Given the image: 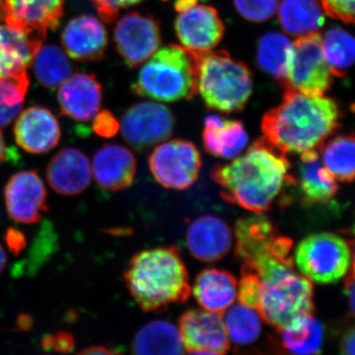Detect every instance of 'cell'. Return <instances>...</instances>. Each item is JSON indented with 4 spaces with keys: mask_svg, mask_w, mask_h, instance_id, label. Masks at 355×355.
<instances>
[{
    "mask_svg": "<svg viewBox=\"0 0 355 355\" xmlns=\"http://www.w3.org/2000/svg\"><path fill=\"white\" fill-rule=\"evenodd\" d=\"M291 163L286 154L277 150L263 137L227 165L216 166L211 177L221 189L226 202L248 211L261 214L272 207L287 182Z\"/></svg>",
    "mask_w": 355,
    "mask_h": 355,
    "instance_id": "6da1fadb",
    "label": "cell"
},
{
    "mask_svg": "<svg viewBox=\"0 0 355 355\" xmlns=\"http://www.w3.org/2000/svg\"><path fill=\"white\" fill-rule=\"evenodd\" d=\"M340 127V110L333 99L291 90L261 120L263 139L286 155L319 151Z\"/></svg>",
    "mask_w": 355,
    "mask_h": 355,
    "instance_id": "7a4b0ae2",
    "label": "cell"
},
{
    "mask_svg": "<svg viewBox=\"0 0 355 355\" xmlns=\"http://www.w3.org/2000/svg\"><path fill=\"white\" fill-rule=\"evenodd\" d=\"M260 279L257 311L266 324L280 331L293 320L315 311L312 282L294 270L291 253L272 248L242 263Z\"/></svg>",
    "mask_w": 355,
    "mask_h": 355,
    "instance_id": "3957f363",
    "label": "cell"
},
{
    "mask_svg": "<svg viewBox=\"0 0 355 355\" xmlns=\"http://www.w3.org/2000/svg\"><path fill=\"white\" fill-rule=\"evenodd\" d=\"M123 279L130 295L146 312H161L190 297L188 270L176 247L153 248L135 254Z\"/></svg>",
    "mask_w": 355,
    "mask_h": 355,
    "instance_id": "277c9868",
    "label": "cell"
},
{
    "mask_svg": "<svg viewBox=\"0 0 355 355\" xmlns=\"http://www.w3.org/2000/svg\"><path fill=\"white\" fill-rule=\"evenodd\" d=\"M200 57L184 46L168 44L140 69L132 92L161 102L191 99L198 92Z\"/></svg>",
    "mask_w": 355,
    "mask_h": 355,
    "instance_id": "5b68a950",
    "label": "cell"
},
{
    "mask_svg": "<svg viewBox=\"0 0 355 355\" xmlns=\"http://www.w3.org/2000/svg\"><path fill=\"white\" fill-rule=\"evenodd\" d=\"M198 91L209 109L239 112L253 92V76L247 65L228 51H207L200 57Z\"/></svg>",
    "mask_w": 355,
    "mask_h": 355,
    "instance_id": "8992f818",
    "label": "cell"
},
{
    "mask_svg": "<svg viewBox=\"0 0 355 355\" xmlns=\"http://www.w3.org/2000/svg\"><path fill=\"white\" fill-rule=\"evenodd\" d=\"M352 244L333 233L308 236L296 248L299 272L317 284H336L354 266Z\"/></svg>",
    "mask_w": 355,
    "mask_h": 355,
    "instance_id": "52a82bcc",
    "label": "cell"
},
{
    "mask_svg": "<svg viewBox=\"0 0 355 355\" xmlns=\"http://www.w3.org/2000/svg\"><path fill=\"white\" fill-rule=\"evenodd\" d=\"M291 67L284 90L310 96H324L331 88L333 78L324 60L322 37L319 33L299 37L292 44Z\"/></svg>",
    "mask_w": 355,
    "mask_h": 355,
    "instance_id": "ba28073f",
    "label": "cell"
},
{
    "mask_svg": "<svg viewBox=\"0 0 355 355\" xmlns=\"http://www.w3.org/2000/svg\"><path fill=\"white\" fill-rule=\"evenodd\" d=\"M202 156L195 144L183 139L164 142L149 157V169L161 186L183 191L197 182Z\"/></svg>",
    "mask_w": 355,
    "mask_h": 355,
    "instance_id": "9c48e42d",
    "label": "cell"
},
{
    "mask_svg": "<svg viewBox=\"0 0 355 355\" xmlns=\"http://www.w3.org/2000/svg\"><path fill=\"white\" fill-rule=\"evenodd\" d=\"M174 128L171 110L155 102L132 105L123 114L120 123L123 139L137 150L169 139Z\"/></svg>",
    "mask_w": 355,
    "mask_h": 355,
    "instance_id": "30bf717a",
    "label": "cell"
},
{
    "mask_svg": "<svg viewBox=\"0 0 355 355\" xmlns=\"http://www.w3.org/2000/svg\"><path fill=\"white\" fill-rule=\"evenodd\" d=\"M161 40L158 21L139 11L125 14L114 27L116 51L130 67L144 64L160 48Z\"/></svg>",
    "mask_w": 355,
    "mask_h": 355,
    "instance_id": "8fae6325",
    "label": "cell"
},
{
    "mask_svg": "<svg viewBox=\"0 0 355 355\" xmlns=\"http://www.w3.org/2000/svg\"><path fill=\"white\" fill-rule=\"evenodd\" d=\"M48 193L35 170H22L10 177L4 188L7 214L12 220L31 225L38 223L49 210Z\"/></svg>",
    "mask_w": 355,
    "mask_h": 355,
    "instance_id": "7c38bea8",
    "label": "cell"
},
{
    "mask_svg": "<svg viewBox=\"0 0 355 355\" xmlns=\"http://www.w3.org/2000/svg\"><path fill=\"white\" fill-rule=\"evenodd\" d=\"M175 30L184 48L202 53L219 44L225 27L214 7L198 3L179 12L175 20Z\"/></svg>",
    "mask_w": 355,
    "mask_h": 355,
    "instance_id": "4fadbf2b",
    "label": "cell"
},
{
    "mask_svg": "<svg viewBox=\"0 0 355 355\" xmlns=\"http://www.w3.org/2000/svg\"><path fill=\"white\" fill-rule=\"evenodd\" d=\"M179 329L189 352L207 350L224 355L230 349V338L219 314L207 310L187 311L180 318Z\"/></svg>",
    "mask_w": 355,
    "mask_h": 355,
    "instance_id": "5bb4252c",
    "label": "cell"
},
{
    "mask_svg": "<svg viewBox=\"0 0 355 355\" xmlns=\"http://www.w3.org/2000/svg\"><path fill=\"white\" fill-rule=\"evenodd\" d=\"M64 0H4L6 24L46 39L57 29L64 14Z\"/></svg>",
    "mask_w": 355,
    "mask_h": 355,
    "instance_id": "9a60e30c",
    "label": "cell"
},
{
    "mask_svg": "<svg viewBox=\"0 0 355 355\" xmlns=\"http://www.w3.org/2000/svg\"><path fill=\"white\" fill-rule=\"evenodd\" d=\"M13 132L16 144L31 154L53 150L62 137L58 119L50 110L42 106L30 107L20 113Z\"/></svg>",
    "mask_w": 355,
    "mask_h": 355,
    "instance_id": "2e32d148",
    "label": "cell"
},
{
    "mask_svg": "<svg viewBox=\"0 0 355 355\" xmlns=\"http://www.w3.org/2000/svg\"><path fill=\"white\" fill-rule=\"evenodd\" d=\"M62 43L67 55L73 60L98 62L108 48V33L94 16H77L65 25Z\"/></svg>",
    "mask_w": 355,
    "mask_h": 355,
    "instance_id": "e0dca14e",
    "label": "cell"
},
{
    "mask_svg": "<svg viewBox=\"0 0 355 355\" xmlns=\"http://www.w3.org/2000/svg\"><path fill=\"white\" fill-rule=\"evenodd\" d=\"M46 180L60 195H79L90 186L92 180L90 160L79 149H62L49 162Z\"/></svg>",
    "mask_w": 355,
    "mask_h": 355,
    "instance_id": "ac0fdd59",
    "label": "cell"
},
{
    "mask_svg": "<svg viewBox=\"0 0 355 355\" xmlns=\"http://www.w3.org/2000/svg\"><path fill=\"white\" fill-rule=\"evenodd\" d=\"M102 86L94 74L76 73L60 85L58 101L65 116L77 121H89L99 113Z\"/></svg>",
    "mask_w": 355,
    "mask_h": 355,
    "instance_id": "d6986e66",
    "label": "cell"
},
{
    "mask_svg": "<svg viewBox=\"0 0 355 355\" xmlns=\"http://www.w3.org/2000/svg\"><path fill=\"white\" fill-rule=\"evenodd\" d=\"M187 245L197 260L214 263L223 259L233 244L231 229L216 216H200L187 231Z\"/></svg>",
    "mask_w": 355,
    "mask_h": 355,
    "instance_id": "ffe728a7",
    "label": "cell"
},
{
    "mask_svg": "<svg viewBox=\"0 0 355 355\" xmlns=\"http://www.w3.org/2000/svg\"><path fill=\"white\" fill-rule=\"evenodd\" d=\"M92 174L104 190L119 191L130 188L137 175V158L127 147L105 144L93 158Z\"/></svg>",
    "mask_w": 355,
    "mask_h": 355,
    "instance_id": "44dd1931",
    "label": "cell"
},
{
    "mask_svg": "<svg viewBox=\"0 0 355 355\" xmlns=\"http://www.w3.org/2000/svg\"><path fill=\"white\" fill-rule=\"evenodd\" d=\"M44 41L7 24L0 25V78L27 72Z\"/></svg>",
    "mask_w": 355,
    "mask_h": 355,
    "instance_id": "7402d4cb",
    "label": "cell"
},
{
    "mask_svg": "<svg viewBox=\"0 0 355 355\" xmlns=\"http://www.w3.org/2000/svg\"><path fill=\"white\" fill-rule=\"evenodd\" d=\"M238 282L232 273L209 268L198 275L193 293L203 309L221 315L237 298Z\"/></svg>",
    "mask_w": 355,
    "mask_h": 355,
    "instance_id": "603a6c76",
    "label": "cell"
},
{
    "mask_svg": "<svg viewBox=\"0 0 355 355\" xmlns=\"http://www.w3.org/2000/svg\"><path fill=\"white\" fill-rule=\"evenodd\" d=\"M248 135L241 121L224 120L209 114L205 120L203 147L216 157L234 159L241 155L248 144Z\"/></svg>",
    "mask_w": 355,
    "mask_h": 355,
    "instance_id": "cb8c5ba5",
    "label": "cell"
},
{
    "mask_svg": "<svg viewBox=\"0 0 355 355\" xmlns=\"http://www.w3.org/2000/svg\"><path fill=\"white\" fill-rule=\"evenodd\" d=\"M132 355H186L176 326L156 320L142 327L132 343Z\"/></svg>",
    "mask_w": 355,
    "mask_h": 355,
    "instance_id": "d4e9b609",
    "label": "cell"
},
{
    "mask_svg": "<svg viewBox=\"0 0 355 355\" xmlns=\"http://www.w3.org/2000/svg\"><path fill=\"white\" fill-rule=\"evenodd\" d=\"M300 188L309 203L330 202L338 193L336 178L320 160L319 151L301 153Z\"/></svg>",
    "mask_w": 355,
    "mask_h": 355,
    "instance_id": "484cf974",
    "label": "cell"
},
{
    "mask_svg": "<svg viewBox=\"0 0 355 355\" xmlns=\"http://www.w3.org/2000/svg\"><path fill=\"white\" fill-rule=\"evenodd\" d=\"M279 22L292 36L316 33L324 23V15L318 0H282Z\"/></svg>",
    "mask_w": 355,
    "mask_h": 355,
    "instance_id": "4316f807",
    "label": "cell"
},
{
    "mask_svg": "<svg viewBox=\"0 0 355 355\" xmlns=\"http://www.w3.org/2000/svg\"><path fill=\"white\" fill-rule=\"evenodd\" d=\"M282 347L292 355H319L324 343V328L312 315L293 320L279 331Z\"/></svg>",
    "mask_w": 355,
    "mask_h": 355,
    "instance_id": "83f0119b",
    "label": "cell"
},
{
    "mask_svg": "<svg viewBox=\"0 0 355 355\" xmlns=\"http://www.w3.org/2000/svg\"><path fill=\"white\" fill-rule=\"evenodd\" d=\"M292 43L286 35L268 32L261 37L257 46V64L280 83L286 80L291 67Z\"/></svg>",
    "mask_w": 355,
    "mask_h": 355,
    "instance_id": "f1b7e54d",
    "label": "cell"
},
{
    "mask_svg": "<svg viewBox=\"0 0 355 355\" xmlns=\"http://www.w3.org/2000/svg\"><path fill=\"white\" fill-rule=\"evenodd\" d=\"M324 60L331 76L345 78L354 62V39L343 28L334 27L322 39Z\"/></svg>",
    "mask_w": 355,
    "mask_h": 355,
    "instance_id": "f546056e",
    "label": "cell"
},
{
    "mask_svg": "<svg viewBox=\"0 0 355 355\" xmlns=\"http://www.w3.org/2000/svg\"><path fill=\"white\" fill-rule=\"evenodd\" d=\"M32 62L39 83L48 89L62 85L72 73L71 64L64 51L53 44L41 46Z\"/></svg>",
    "mask_w": 355,
    "mask_h": 355,
    "instance_id": "4dcf8cb0",
    "label": "cell"
},
{
    "mask_svg": "<svg viewBox=\"0 0 355 355\" xmlns=\"http://www.w3.org/2000/svg\"><path fill=\"white\" fill-rule=\"evenodd\" d=\"M323 165L336 181L352 183L354 180V135H338L322 147Z\"/></svg>",
    "mask_w": 355,
    "mask_h": 355,
    "instance_id": "1f68e13d",
    "label": "cell"
},
{
    "mask_svg": "<svg viewBox=\"0 0 355 355\" xmlns=\"http://www.w3.org/2000/svg\"><path fill=\"white\" fill-rule=\"evenodd\" d=\"M229 338L238 345L256 342L261 333V318L258 311L241 304L233 306L223 319Z\"/></svg>",
    "mask_w": 355,
    "mask_h": 355,
    "instance_id": "d6a6232c",
    "label": "cell"
},
{
    "mask_svg": "<svg viewBox=\"0 0 355 355\" xmlns=\"http://www.w3.org/2000/svg\"><path fill=\"white\" fill-rule=\"evenodd\" d=\"M29 88L27 72L0 80V128H6L21 113Z\"/></svg>",
    "mask_w": 355,
    "mask_h": 355,
    "instance_id": "836d02e7",
    "label": "cell"
},
{
    "mask_svg": "<svg viewBox=\"0 0 355 355\" xmlns=\"http://www.w3.org/2000/svg\"><path fill=\"white\" fill-rule=\"evenodd\" d=\"M236 9L243 18L251 22L261 23L270 19L277 8L279 0H233Z\"/></svg>",
    "mask_w": 355,
    "mask_h": 355,
    "instance_id": "e575fe53",
    "label": "cell"
},
{
    "mask_svg": "<svg viewBox=\"0 0 355 355\" xmlns=\"http://www.w3.org/2000/svg\"><path fill=\"white\" fill-rule=\"evenodd\" d=\"M320 6L333 19L345 24L354 23V0H318Z\"/></svg>",
    "mask_w": 355,
    "mask_h": 355,
    "instance_id": "d590c367",
    "label": "cell"
},
{
    "mask_svg": "<svg viewBox=\"0 0 355 355\" xmlns=\"http://www.w3.org/2000/svg\"><path fill=\"white\" fill-rule=\"evenodd\" d=\"M100 17L105 22L112 23L118 17L121 9L139 3L141 0H90Z\"/></svg>",
    "mask_w": 355,
    "mask_h": 355,
    "instance_id": "8d00e7d4",
    "label": "cell"
},
{
    "mask_svg": "<svg viewBox=\"0 0 355 355\" xmlns=\"http://www.w3.org/2000/svg\"><path fill=\"white\" fill-rule=\"evenodd\" d=\"M93 130L99 137L111 139L120 130V123L111 112L105 110L96 114Z\"/></svg>",
    "mask_w": 355,
    "mask_h": 355,
    "instance_id": "74e56055",
    "label": "cell"
},
{
    "mask_svg": "<svg viewBox=\"0 0 355 355\" xmlns=\"http://www.w3.org/2000/svg\"><path fill=\"white\" fill-rule=\"evenodd\" d=\"M76 342L71 334L60 331L53 335L44 336L43 347L48 350H55L58 354H69L74 349Z\"/></svg>",
    "mask_w": 355,
    "mask_h": 355,
    "instance_id": "f35d334b",
    "label": "cell"
},
{
    "mask_svg": "<svg viewBox=\"0 0 355 355\" xmlns=\"http://www.w3.org/2000/svg\"><path fill=\"white\" fill-rule=\"evenodd\" d=\"M6 241L9 250L14 254L20 253L26 245L24 234L21 231L12 228L7 230Z\"/></svg>",
    "mask_w": 355,
    "mask_h": 355,
    "instance_id": "ab89813d",
    "label": "cell"
},
{
    "mask_svg": "<svg viewBox=\"0 0 355 355\" xmlns=\"http://www.w3.org/2000/svg\"><path fill=\"white\" fill-rule=\"evenodd\" d=\"M354 328L350 327L345 331L340 340V355H354Z\"/></svg>",
    "mask_w": 355,
    "mask_h": 355,
    "instance_id": "60d3db41",
    "label": "cell"
},
{
    "mask_svg": "<svg viewBox=\"0 0 355 355\" xmlns=\"http://www.w3.org/2000/svg\"><path fill=\"white\" fill-rule=\"evenodd\" d=\"M354 266L350 268L349 272L347 275V280H345V295L349 303V309L352 314L354 312Z\"/></svg>",
    "mask_w": 355,
    "mask_h": 355,
    "instance_id": "b9f144b4",
    "label": "cell"
},
{
    "mask_svg": "<svg viewBox=\"0 0 355 355\" xmlns=\"http://www.w3.org/2000/svg\"><path fill=\"white\" fill-rule=\"evenodd\" d=\"M77 355H121L120 352L106 347H91L81 350Z\"/></svg>",
    "mask_w": 355,
    "mask_h": 355,
    "instance_id": "7bdbcfd3",
    "label": "cell"
},
{
    "mask_svg": "<svg viewBox=\"0 0 355 355\" xmlns=\"http://www.w3.org/2000/svg\"><path fill=\"white\" fill-rule=\"evenodd\" d=\"M198 0H175L174 7L177 12L186 10L191 7L197 6Z\"/></svg>",
    "mask_w": 355,
    "mask_h": 355,
    "instance_id": "ee69618b",
    "label": "cell"
},
{
    "mask_svg": "<svg viewBox=\"0 0 355 355\" xmlns=\"http://www.w3.org/2000/svg\"><path fill=\"white\" fill-rule=\"evenodd\" d=\"M6 140L0 132V164L6 159Z\"/></svg>",
    "mask_w": 355,
    "mask_h": 355,
    "instance_id": "f6af8a7d",
    "label": "cell"
},
{
    "mask_svg": "<svg viewBox=\"0 0 355 355\" xmlns=\"http://www.w3.org/2000/svg\"><path fill=\"white\" fill-rule=\"evenodd\" d=\"M7 265V256L6 253V250L3 249L2 245L0 244V273L4 272V270L6 268Z\"/></svg>",
    "mask_w": 355,
    "mask_h": 355,
    "instance_id": "bcb514c9",
    "label": "cell"
},
{
    "mask_svg": "<svg viewBox=\"0 0 355 355\" xmlns=\"http://www.w3.org/2000/svg\"><path fill=\"white\" fill-rule=\"evenodd\" d=\"M188 355H221L216 354V352H207V350H196V352H190Z\"/></svg>",
    "mask_w": 355,
    "mask_h": 355,
    "instance_id": "7dc6e473",
    "label": "cell"
},
{
    "mask_svg": "<svg viewBox=\"0 0 355 355\" xmlns=\"http://www.w3.org/2000/svg\"><path fill=\"white\" fill-rule=\"evenodd\" d=\"M3 6H4V0H0V21L4 19Z\"/></svg>",
    "mask_w": 355,
    "mask_h": 355,
    "instance_id": "c3c4849f",
    "label": "cell"
},
{
    "mask_svg": "<svg viewBox=\"0 0 355 355\" xmlns=\"http://www.w3.org/2000/svg\"><path fill=\"white\" fill-rule=\"evenodd\" d=\"M0 80H1V78H0Z\"/></svg>",
    "mask_w": 355,
    "mask_h": 355,
    "instance_id": "681fc988",
    "label": "cell"
}]
</instances>
